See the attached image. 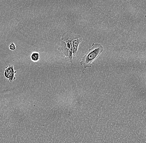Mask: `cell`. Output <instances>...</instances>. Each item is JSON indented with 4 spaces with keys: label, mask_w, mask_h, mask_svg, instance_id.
<instances>
[{
    "label": "cell",
    "mask_w": 146,
    "mask_h": 143,
    "mask_svg": "<svg viewBox=\"0 0 146 143\" xmlns=\"http://www.w3.org/2000/svg\"><path fill=\"white\" fill-rule=\"evenodd\" d=\"M104 48L101 44L94 43L91 49L88 50L82 58L80 64L85 68L91 67L92 63L98 58L103 52Z\"/></svg>",
    "instance_id": "6da1fadb"
},
{
    "label": "cell",
    "mask_w": 146,
    "mask_h": 143,
    "mask_svg": "<svg viewBox=\"0 0 146 143\" xmlns=\"http://www.w3.org/2000/svg\"><path fill=\"white\" fill-rule=\"evenodd\" d=\"M17 72L16 71H14L13 65L9 64L5 69L4 76L6 79L9 80L10 82H12L13 81L16 79L15 74Z\"/></svg>",
    "instance_id": "7a4b0ae2"
},
{
    "label": "cell",
    "mask_w": 146,
    "mask_h": 143,
    "mask_svg": "<svg viewBox=\"0 0 146 143\" xmlns=\"http://www.w3.org/2000/svg\"><path fill=\"white\" fill-rule=\"evenodd\" d=\"M9 49L11 51H15L16 49V46L13 43H12L9 46Z\"/></svg>",
    "instance_id": "5b68a950"
},
{
    "label": "cell",
    "mask_w": 146,
    "mask_h": 143,
    "mask_svg": "<svg viewBox=\"0 0 146 143\" xmlns=\"http://www.w3.org/2000/svg\"><path fill=\"white\" fill-rule=\"evenodd\" d=\"M82 40V39H78L77 40L73 41L72 52L73 55L74 56L76 55L78 49V45L81 43Z\"/></svg>",
    "instance_id": "3957f363"
},
{
    "label": "cell",
    "mask_w": 146,
    "mask_h": 143,
    "mask_svg": "<svg viewBox=\"0 0 146 143\" xmlns=\"http://www.w3.org/2000/svg\"><path fill=\"white\" fill-rule=\"evenodd\" d=\"M31 58L33 61H37L40 59L39 54L38 53L34 52L32 54Z\"/></svg>",
    "instance_id": "277c9868"
}]
</instances>
